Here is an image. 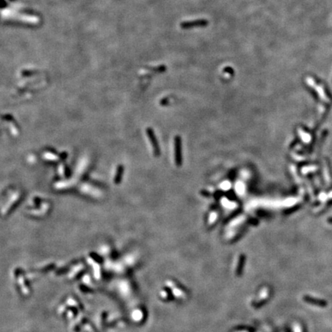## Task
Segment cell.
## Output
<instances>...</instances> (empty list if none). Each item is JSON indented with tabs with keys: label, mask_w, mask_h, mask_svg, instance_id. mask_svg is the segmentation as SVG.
<instances>
[{
	"label": "cell",
	"mask_w": 332,
	"mask_h": 332,
	"mask_svg": "<svg viewBox=\"0 0 332 332\" xmlns=\"http://www.w3.org/2000/svg\"><path fill=\"white\" fill-rule=\"evenodd\" d=\"M2 15H3L5 18L18 19V20H20V21H23V22H26V23H37L38 22V17L18 14V13H16L15 12H12V11H9V10H5L3 12H2Z\"/></svg>",
	"instance_id": "obj_1"
},
{
	"label": "cell",
	"mask_w": 332,
	"mask_h": 332,
	"mask_svg": "<svg viewBox=\"0 0 332 332\" xmlns=\"http://www.w3.org/2000/svg\"><path fill=\"white\" fill-rule=\"evenodd\" d=\"M146 134L147 136L149 139L150 143L151 145V147H152V150H153L154 155L156 157L160 156L161 155V149L160 147H159V145H158V140H157V138L155 136V133L153 131V129L151 128H147L146 129Z\"/></svg>",
	"instance_id": "obj_2"
},
{
	"label": "cell",
	"mask_w": 332,
	"mask_h": 332,
	"mask_svg": "<svg viewBox=\"0 0 332 332\" xmlns=\"http://www.w3.org/2000/svg\"><path fill=\"white\" fill-rule=\"evenodd\" d=\"M175 162L177 167H181L182 164L181 139L179 136H176L175 137Z\"/></svg>",
	"instance_id": "obj_3"
},
{
	"label": "cell",
	"mask_w": 332,
	"mask_h": 332,
	"mask_svg": "<svg viewBox=\"0 0 332 332\" xmlns=\"http://www.w3.org/2000/svg\"><path fill=\"white\" fill-rule=\"evenodd\" d=\"M123 172H124V167L122 166V165H119L118 169H117V173L115 178V183L120 182L121 180H122V175H123Z\"/></svg>",
	"instance_id": "obj_4"
}]
</instances>
